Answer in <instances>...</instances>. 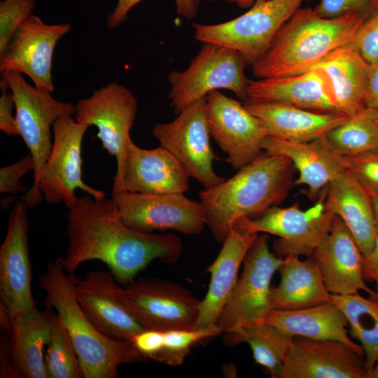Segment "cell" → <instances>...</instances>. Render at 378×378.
I'll return each mask as SVG.
<instances>
[{
  "mask_svg": "<svg viewBox=\"0 0 378 378\" xmlns=\"http://www.w3.org/2000/svg\"><path fill=\"white\" fill-rule=\"evenodd\" d=\"M365 105L367 108L378 109V64H369Z\"/></svg>",
  "mask_w": 378,
  "mask_h": 378,
  "instance_id": "f6af8a7d",
  "label": "cell"
},
{
  "mask_svg": "<svg viewBox=\"0 0 378 378\" xmlns=\"http://www.w3.org/2000/svg\"><path fill=\"white\" fill-rule=\"evenodd\" d=\"M68 210L63 263L69 274L85 262L97 260L124 286L153 260L173 263L182 254L183 241L177 234L144 232L127 225L112 197L98 200L85 194Z\"/></svg>",
  "mask_w": 378,
  "mask_h": 378,
  "instance_id": "6da1fadb",
  "label": "cell"
},
{
  "mask_svg": "<svg viewBox=\"0 0 378 378\" xmlns=\"http://www.w3.org/2000/svg\"><path fill=\"white\" fill-rule=\"evenodd\" d=\"M112 198L123 222L141 232L172 230L196 235L206 225V216L200 202L188 198L184 193L122 192Z\"/></svg>",
  "mask_w": 378,
  "mask_h": 378,
  "instance_id": "5bb4252c",
  "label": "cell"
},
{
  "mask_svg": "<svg viewBox=\"0 0 378 378\" xmlns=\"http://www.w3.org/2000/svg\"><path fill=\"white\" fill-rule=\"evenodd\" d=\"M375 111H376L377 116V118H378V109H375Z\"/></svg>",
  "mask_w": 378,
  "mask_h": 378,
  "instance_id": "681fc988",
  "label": "cell"
},
{
  "mask_svg": "<svg viewBox=\"0 0 378 378\" xmlns=\"http://www.w3.org/2000/svg\"><path fill=\"white\" fill-rule=\"evenodd\" d=\"M368 378H378V360L368 374Z\"/></svg>",
  "mask_w": 378,
  "mask_h": 378,
  "instance_id": "c3c4849f",
  "label": "cell"
},
{
  "mask_svg": "<svg viewBox=\"0 0 378 378\" xmlns=\"http://www.w3.org/2000/svg\"><path fill=\"white\" fill-rule=\"evenodd\" d=\"M228 3L237 5L241 8H249L258 0H224Z\"/></svg>",
  "mask_w": 378,
  "mask_h": 378,
  "instance_id": "7dc6e473",
  "label": "cell"
},
{
  "mask_svg": "<svg viewBox=\"0 0 378 378\" xmlns=\"http://www.w3.org/2000/svg\"><path fill=\"white\" fill-rule=\"evenodd\" d=\"M248 64L244 57L230 48L203 43L184 71L168 75V97L175 113L214 90H228L244 102L248 99L250 80L245 74Z\"/></svg>",
  "mask_w": 378,
  "mask_h": 378,
  "instance_id": "8992f818",
  "label": "cell"
},
{
  "mask_svg": "<svg viewBox=\"0 0 378 378\" xmlns=\"http://www.w3.org/2000/svg\"><path fill=\"white\" fill-rule=\"evenodd\" d=\"M45 354L48 378H83L81 365L65 326L52 312V334Z\"/></svg>",
  "mask_w": 378,
  "mask_h": 378,
  "instance_id": "836d02e7",
  "label": "cell"
},
{
  "mask_svg": "<svg viewBox=\"0 0 378 378\" xmlns=\"http://www.w3.org/2000/svg\"><path fill=\"white\" fill-rule=\"evenodd\" d=\"M363 274L365 281L375 284V291L378 293V234L370 252L363 255Z\"/></svg>",
  "mask_w": 378,
  "mask_h": 378,
  "instance_id": "ee69618b",
  "label": "cell"
},
{
  "mask_svg": "<svg viewBox=\"0 0 378 378\" xmlns=\"http://www.w3.org/2000/svg\"><path fill=\"white\" fill-rule=\"evenodd\" d=\"M264 124L267 136L293 142H309L324 136L349 115L320 112L280 103L244 102Z\"/></svg>",
  "mask_w": 378,
  "mask_h": 378,
  "instance_id": "484cf974",
  "label": "cell"
},
{
  "mask_svg": "<svg viewBox=\"0 0 378 378\" xmlns=\"http://www.w3.org/2000/svg\"><path fill=\"white\" fill-rule=\"evenodd\" d=\"M88 125L73 115L58 118L52 126V144L39 178L43 199L50 204L64 203L73 207L80 190L95 199L106 197L104 191L88 185L83 179L82 145Z\"/></svg>",
  "mask_w": 378,
  "mask_h": 378,
  "instance_id": "8fae6325",
  "label": "cell"
},
{
  "mask_svg": "<svg viewBox=\"0 0 378 378\" xmlns=\"http://www.w3.org/2000/svg\"><path fill=\"white\" fill-rule=\"evenodd\" d=\"M328 146L344 156L378 150V118L375 109L365 107L349 115L324 136Z\"/></svg>",
  "mask_w": 378,
  "mask_h": 378,
  "instance_id": "d6a6232c",
  "label": "cell"
},
{
  "mask_svg": "<svg viewBox=\"0 0 378 378\" xmlns=\"http://www.w3.org/2000/svg\"><path fill=\"white\" fill-rule=\"evenodd\" d=\"M142 0H118L117 5L107 18L110 28H115L124 22L129 11ZM178 15L190 20L197 13L200 0H174Z\"/></svg>",
  "mask_w": 378,
  "mask_h": 378,
  "instance_id": "60d3db41",
  "label": "cell"
},
{
  "mask_svg": "<svg viewBox=\"0 0 378 378\" xmlns=\"http://www.w3.org/2000/svg\"><path fill=\"white\" fill-rule=\"evenodd\" d=\"M264 151L285 156L299 173L295 185L307 186L305 195L314 200L321 191L344 169L339 155L326 144L323 136L305 143L293 142L267 136L262 144Z\"/></svg>",
  "mask_w": 378,
  "mask_h": 378,
  "instance_id": "d4e9b609",
  "label": "cell"
},
{
  "mask_svg": "<svg viewBox=\"0 0 378 378\" xmlns=\"http://www.w3.org/2000/svg\"><path fill=\"white\" fill-rule=\"evenodd\" d=\"M332 295H349L365 291L378 298V293L365 284L363 274V255L354 236L337 216L330 230L311 255Z\"/></svg>",
  "mask_w": 378,
  "mask_h": 378,
  "instance_id": "ffe728a7",
  "label": "cell"
},
{
  "mask_svg": "<svg viewBox=\"0 0 378 378\" xmlns=\"http://www.w3.org/2000/svg\"><path fill=\"white\" fill-rule=\"evenodd\" d=\"M314 67L321 69L329 78L341 113L349 116L365 108L369 64L354 41L334 50Z\"/></svg>",
  "mask_w": 378,
  "mask_h": 378,
  "instance_id": "f546056e",
  "label": "cell"
},
{
  "mask_svg": "<svg viewBox=\"0 0 378 378\" xmlns=\"http://www.w3.org/2000/svg\"><path fill=\"white\" fill-rule=\"evenodd\" d=\"M265 322L290 337L342 342L364 356L360 346L349 335L347 319L332 301L295 310H272Z\"/></svg>",
  "mask_w": 378,
  "mask_h": 378,
  "instance_id": "f1b7e54d",
  "label": "cell"
},
{
  "mask_svg": "<svg viewBox=\"0 0 378 378\" xmlns=\"http://www.w3.org/2000/svg\"><path fill=\"white\" fill-rule=\"evenodd\" d=\"M34 162L30 154L0 169V192L10 195L23 193L29 190L21 182V178L30 171H34Z\"/></svg>",
  "mask_w": 378,
  "mask_h": 378,
  "instance_id": "f35d334b",
  "label": "cell"
},
{
  "mask_svg": "<svg viewBox=\"0 0 378 378\" xmlns=\"http://www.w3.org/2000/svg\"><path fill=\"white\" fill-rule=\"evenodd\" d=\"M307 0H258L244 14L212 24L193 23L194 36L239 52L248 64L260 59L281 27Z\"/></svg>",
  "mask_w": 378,
  "mask_h": 378,
  "instance_id": "52a82bcc",
  "label": "cell"
},
{
  "mask_svg": "<svg viewBox=\"0 0 378 378\" xmlns=\"http://www.w3.org/2000/svg\"><path fill=\"white\" fill-rule=\"evenodd\" d=\"M292 337L266 322L225 333L224 342L232 346L246 343L255 362L265 368L273 378H280L283 362L288 351Z\"/></svg>",
  "mask_w": 378,
  "mask_h": 378,
  "instance_id": "1f68e13d",
  "label": "cell"
},
{
  "mask_svg": "<svg viewBox=\"0 0 378 378\" xmlns=\"http://www.w3.org/2000/svg\"><path fill=\"white\" fill-rule=\"evenodd\" d=\"M76 278L58 258L47 265L40 287L46 294L43 303L55 309L69 332L83 378H116L120 365L145 361L132 342L107 337L85 316L75 295Z\"/></svg>",
  "mask_w": 378,
  "mask_h": 378,
  "instance_id": "277c9868",
  "label": "cell"
},
{
  "mask_svg": "<svg viewBox=\"0 0 378 378\" xmlns=\"http://www.w3.org/2000/svg\"><path fill=\"white\" fill-rule=\"evenodd\" d=\"M354 42L368 64H378V9L361 24Z\"/></svg>",
  "mask_w": 378,
  "mask_h": 378,
  "instance_id": "ab89813d",
  "label": "cell"
},
{
  "mask_svg": "<svg viewBox=\"0 0 378 378\" xmlns=\"http://www.w3.org/2000/svg\"><path fill=\"white\" fill-rule=\"evenodd\" d=\"M327 187L321 191L315 204L307 209H300L298 204L285 208L276 205L257 218H242L235 224L251 233L279 237L273 244L274 253L279 258L311 256L328 234L335 216L326 208Z\"/></svg>",
  "mask_w": 378,
  "mask_h": 378,
  "instance_id": "30bf717a",
  "label": "cell"
},
{
  "mask_svg": "<svg viewBox=\"0 0 378 378\" xmlns=\"http://www.w3.org/2000/svg\"><path fill=\"white\" fill-rule=\"evenodd\" d=\"M122 302L147 330L195 328L200 301L178 283L139 278L121 288Z\"/></svg>",
  "mask_w": 378,
  "mask_h": 378,
  "instance_id": "7c38bea8",
  "label": "cell"
},
{
  "mask_svg": "<svg viewBox=\"0 0 378 378\" xmlns=\"http://www.w3.org/2000/svg\"><path fill=\"white\" fill-rule=\"evenodd\" d=\"M206 115L211 136L233 169L239 170L264 152L267 130L244 104L214 90L206 96Z\"/></svg>",
  "mask_w": 378,
  "mask_h": 378,
  "instance_id": "9a60e30c",
  "label": "cell"
},
{
  "mask_svg": "<svg viewBox=\"0 0 378 378\" xmlns=\"http://www.w3.org/2000/svg\"><path fill=\"white\" fill-rule=\"evenodd\" d=\"M71 28L68 23L48 24L32 14L0 55V71L25 74L36 88L51 93L55 89L51 72L55 48Z\"/></svg>",
  "mask_w": 378,
  "mask_h": 378,
  "instance_id": "e0dca14e",
  "label": "cell"
},
{
  "mask_svg": "<svg viewBox=\"0 0 378 378\" xmlns=\"http://www.w3.org/2000/svg\"><path fill=\"white\" fill-rule=\"evenodd\" d=\"M132 342L146 358L154 360L164 347V332L146 329L136 335Z\"/></svg>",
  "mask_w": 378,
  "mask_h": 378,
  "instance_id": "7bdbcfd3",
  "label": "cell"
},
{
  "mask_svg": "<svg viewBox=\"0 0 378 378\" xmlns=\"http://www.w3.org/2000/svg\"><path fill=\"white\" fill-rule=\"evenodd\" d=\"M339 157L344 170L368 190L378 193V150L357 156Z\"/></svg>",
  "mask_w": 378,
  "mask_h": 378,
  "instance_id": "8d00e7d4",
  "label": "cell"
},
{
  "mask_svg": "<svg viewBox=\"0 0 378 378\" xmlns=\"http://www.w3.org/2000/svg\"><path fill=\"white\" fill-rule=\"evenodd\" d=\"M0 130L8 136L19 135L13 93L6 85L0 83Z\"/></svg>",
  "mask_w": 378,
  "mask_h": 378,
  "instance_id": "b9f144b4",
  "label": "cell"
},
{
  "mask_svg": "<svg viewBox=\"0 0 378 378\" xmlns=\"http://www.w3.org/2000/svg\"><path fill=\"white\" fill-rule=\"evenodd\" d=\"M121 286L110 272L92 271L83 279L76 278L74 293L83 312L100 332L132 342L146 329L122 302Z\"/></svg>",
  "mask_w": 378,
  "mask_h": 378,
  "instance_id": "d6986e66",
  "label": "cell"
},
{
  "mask_svg": "<svg viewBox=\"0 0 378 378\" xmlns=\"http://www.w3.org/2000/svg\"><path fill=\"white\" fill-rule=\"evenodd\" d=\"M378 9V0H320L313 8L319 16L332 18L355 12L369 16Z\"/></svg>",
  "mask_w": 378,
  "mask_h": 378,
  "instance_id": "74e56055",
  "label": "cell"
},
{
  "mask_svg": "<svg viewBox=\"0 0 378 378\" xmlns=\"http://www.w3.org/2000/svg\"><path fill=\"white\" fill-rule=\"evenodd\" d=\"M267 240L266 234H258L244 259L241 276L216 323L224 334L265 323L272 310L270 284L283 258L270 251Z\"/></svg>",
  "mask_w": 378,
  "mask_h": 378,
  "instance_id": "9c48e42d",
  "label": "cell"
},
{
  "mask_svg": "<svg viewBox=\"0 0 378 378\" xmlns=\"http://www.w3.org/2000/svg\"><path fill=\"white\" fill-rule=\"evenodd\" d=\"M206 97L194 102L182 110L172 122L156 124L153 136L160 146L169 151L182 164L190 178L204 189L225 180L213 169L216 157L210 144L206 115Z\"/></svg>",
  "mask_w": 378,
  "mask_h": 378,
  "instance_id": "4fadbf2b",
  "label": "cell"
},
{
  "mask_svg": "<svg viewBox=\"0 0 378 378\" xmlns=\"http://www.w3.org/2000/svg\"><path fill=\"white\" fill-rule=\"evenodd\" d=\"M331 301L345 315L349 335L360 342L368 374L378 360V298H365L359 293L331 294Z\"/></svg>",
  "mask_w": 378,
  "mask_h": 378,
  "instance_id": "4dcf8cb0",
  "label": "cell"
},
{
  "mask_svg": "<svg viewBox=\"0 0 378 378\" xmlns=\"http://www.w3.org/2000/svg\"><path fill=\"white\" fill-rule=\"evenodd\" d=\"M294 169L288 158L264 151L231 178L201 190L200 202L214 238L222 244L239 219L281 203L294 183Z\"/></svg>",
  "mask_w": 378,
  "mask_h": 378,
  "instance_id": "7a4b0ae2",
  "label": "cell"
},
{
  "mask_svg": "<svg viewBox=\"0 0 378 378\" xmlns=\"http://www.w3.org/2000/svg\"><path fill=\"white\" fill-rule=\"evenodd\" d=\"M278 271L280 282L270 291L272 310H295L331 302V293L312 256L302 260L298 255L286 256Z\"/></svg>",
  "mask_w": 378,
  "mask_h": 378,
  "instance_id": "83f0119b",
  "label": "cell"
},
{
  "mask_svg": "<svg viewBox=\"0 0 378 378\" xmlns=\"http://www.w3.org/2000/svg\"><path fill=\"white\" fill-rule=\"evenodd\" d=\"M138 109L135 95L127 88L111 82L91 96L80 99L75 105L74 118L77 122L95 126L96 135L104 149L116 161L112 197L122 192V173L126 150L132 140L130 131Z\"/></svg>",
  "mask_w": 378,
  "mask_h": 378,
  "instance_id": "ba28073f",
  "label": "cell"
},
{
  "mask_svg": "<svg viewBox=\"0 0 378 378\" xmlns=\"http://www.w3.org/2000/svg\"><path fill=\"white\" fill-rule=\"evenodd\" d=\"M258 234L234 224L215 260L206 270L211 274L208 291L200 301L195 328L216 324L238 281V271Z\"/></svg>",
  "mask_w": 378,
  "mask_h": 378,
  "instance_id": "603a6c76",
  "label": "cell"
},
{
  "mask_svg": "<svg viewBox=\"0 0 378 378\" xmlns=\"http://www.w3.org/2000/svg\"><path fill=\"white\" fill-rule=\"evenodd\" d=\"M29 209L23 199L15 202L0 247L1 305L11 317L36 306L31 293Z\"/></svg>",
  "mask_w": 378,
  "mask_h": 378,
  "instance_id": "2e32d148",
  "label": "cell"
},
{
  "mask_svg": "<svg viewBox=\"0 0 378 378\" xmlns=\"http://www.w3.org/2000/svg\"><path fill=\"white\" fill-rule=\"evenodd\" d=\"M0 83L13 93L19 135L34 160L33 183L22 198L29 208H34L43 199L38 183L52 148L53 124L64 115H74L75 106L57 100L50 92L31 85L16 71L1 72Z\"/></svg>",
  "mask_w": 378,
  "mask_h": 378,
  "instance_id": "5b68a950",
  "label": "cell"
},
{
  "mask_svg": "<svg viewBox=\"0 0 378 378\" xmlns=\"http://www.w3.org/2000/svg\"><path fill=\"white\" fill-rule=\"evenodd\" d=\"M190 176L177 159L159 146L145 149L132 140L127 148L122 192L143 194L184 193Z\"/></svg>",
  "mask_w": 378,
  "mask_h": 378,
  "instance_id": "7402d4cb",
  "label": "cell"
},
{
  "mask_svg": "<svg viewBox=\"0 0 378 378\" xmlns=\"http://www.w3.org/2000/svg\"><path fill=\"white\" fill-rule=\"evenodd\" d=\"M34 0H3L0 4V55L6 50L13 35L31 15Z\"/></svg>",
  "mask_w": 378,
  "mask_h": 378,
  "instance_id": "d590c367",
  "label": "cell"
},
{
  "mask_svg": "<svg viewBox=\"0 0 378 378\" xmlns=\"http://www.w3.org/2000/svg\"><path fill=\"white\" fill-rule=\"evenodd\" d=\"M52 312L35 306L11 317L8 377L48 378L44 348L51 338Z\"/></svg>",
  "mask_w": 378,
  "mask_h": 378,
  "instance_id": "cb8c5ba5",
  "label": "cell"
},
{
  "mask_svg": "<svg viewBox=\"0 0 378 378\" xmlns=\"http://www.w3.org/2000/svg\"><path fill=\"white\" fill-rule=\"evenodd\" d=\"M368 15L351 12L332 18L300 8L281 27L270 48L251 64L256 78L305 72L334 50L354 41Z\"/></svg>",
  "mask_w": 378,
  "mask_h": 378,
  "instance_id": "3957f363",
  "label": "cell"
},
{
  "mask_svg": "<svg viewBox=\"0 0 378 378\" xmlns=\"http://www.w3.org/2000/svg\"><path fill=\"white\" fill-rule=\"evenodd\" d=\"M372 204L373 211H374V219H375V223H376V227L377 230L378 234V193L374 192L368 190Z\"/></svg>",
  "mask_w": 378,
  "mask_h": 378,
  "instance_id": "bcb514c9",
  "label": "cell"
},
{
  "mask_svg": "<svg viewBox=\"0 0 378 378\" xmlns=\"http://www.w3.org/2000/svg\"><path fill=\"white\" fill-rule=\"evenodd\" d=\"M364 356L333 340L293 337L280 378H367Z\"/></svg>",
  "mask_w": 378,
  "mask_h": 378,
  "instance_id": "ac0fdd59",
  "label": "cell"
},
{
  "mask_svg": "<svg viewBox=\"0 0 378 378\" xmlns=\"http://www.w3.org/2000/svg\"><path fill=\"white\" fill-rule=\"evenodd\" d=\"M245 102L280 103L315 111L341 113L329 78L318 67L297 75L250 80Z\"/></svg>",
  "mask_w": 378,
  "mask_h": 378,
  "instance_id": "44dd1931",
  "label": "cell"
},
{
  "mask_svg": "<svg viewBox=\"0 0 378 378\" xmlns=\"http://www.w3.org/2000/svg\"><path fill=\"white\" fill-rule=\"evenodd\" d=\"M325 205L328 211L343 221L363 255L368 254L377 234L368 190L350 172L344 170L328 185Z\"/></svg>",
  "mask_w": 378,
  "mask_h": 378,
  "instance_id": "4316f807",
  "label": "cell"
},
{
  "mask_svg": "<svg viewBox=\"0 0 378 378\" xmlns=\"http://www.w3.org/2000/svg\"><path fill=\"white\" fill-rule=\"evenodd\" d=\"M223 333L217 324L164 332V347L153 360L170 366L181 365L197 342Z\"/></svg>",
  "mask_w": 378,
  "mask_h": 378,
  "instance_id": "e575fe53",
  "label": "cell"
}]
</instances>
